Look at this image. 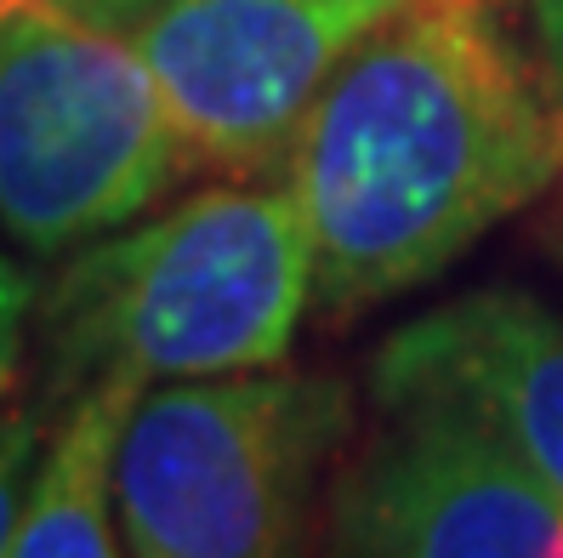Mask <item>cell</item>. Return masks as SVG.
Listing matches in <instances>:
<instances>
[{
  "instance_id": "cell-3",
  "label": "cell",
  "mask_w": 563,
  "mask_h": 558,
  "mask_svg": "<svg viewBox=\"0 0 563 558\" xmlns=\"http://www.w3.org/2000/svg\"><path fill=\"white\" fill-rule=\"evenodd\" d=\"M353 400L336 376L245 371L159 382L114 450L131 558H313L319 484Z\"/></svg>"
},
{
  "instance_id": "cell-12",
  "label": "cell",
  "mask_w": 563,
  "mask_h": 558,
  "mask_svg": "<svg viewBox=\"0 0 563 558\" xmlns=\"http://www.w3.org/2000/svg\"><path fill=\"white\" fill-rule=\"evenodd\" d=\"M523 23H529V57L552 91V103L563 114V0H523Z\"/></svg>"
},
{
  "instance_id": "cell-2",
  "label": "cell",
  "mask_w": 563,
  "mask_h": 558,
  "mask_svg": "<svg viewBox=\"0 0 563 558\" xmlns=\"http://www.w3.org/2000/svg\"><path fill=\"white\" fill-rule=\"evenodd\" d=\"M313 308V245L279 177H222L63 256L35 303L41 405L103 376L200 382L274 371Z\"/></svg>"
},
{
  "instance_id": "cell-8",
  "label": "cell",
  "mask_w": 563,
  "mask_h": 558,
  "mask_svg": "<svg viewBox=\"0 0 563 558\" xmlns=\"http://www.w3.org/2000/svg\"><path fill=\"white\" fill-rule=\"evenodd\" d=\"M143 393L137 376H103L52 416L0 558H131L114 513V450Z\"/></svg>"
},
{
  "instance_id": "cell-9",
  "label": "cell",
  "mask_w": 563,
  "mask_h": 558,
  "mask_svg": "<svg viewBox=\"0 0 563 558\" xmlns=\"http://www.w3.org/2000/svg\"><path fill=\"white\" fill-rule=\"evenodd\" d=\"M35 303H41V280L23 269V251L0 234V405L23 371V353L35 342Z\"/></svg>"
},
{
  "instance_id": "cell-1",
  "label": "cell",
  "mask_w": 563,
  "mask_h": 558,
  "mask_svg": "<svg viewBox=\"0 0 563 558\" xmlns=\"http://www.w3.org/2000/svg\"><path fill=\"white\" fill-rule=\"evenodd\" d=\"M558 177L563 114L501 0H416L376 29L279 166L330 319L427 285Z\"/></svg>"
},
{
  "instance_id": "cell-6",
  "label": "cell",
  "mask_w": 563,
  "mask_h": 558,
  "mask_svg": "<svg viewBox=\"0 0 563 558\" xmlns=\"http://www.w3.org/2000/svg\"><path fill=\"white\" fill-rule=\"evenodd\" d=\"M330 558H563V502L439 411H382L324 507Z\"/></svg>"
},
{
  "instance_id": "cell-11",
  "label": "cell",
  "mask_w": 563,
  "mask_h": 558,
  "mask_svg": "<svg viewBox=\"0 0 563 558\" xmlns=\"http://www.w3.org/2000/svg\"><path fill=\"white\" fill-rule=\"evenodd\" d=\"M165 0H0V18L7 12H52V18H75V23H97V29H125L137 35V23L154 18Z\"/></svg>"
},
{
  "instance_id": "cell-5",
  "label": "cell",
  "mask_w": 563,
  "mask_h": 558,
  "mask_svg": "<svg viewBox=\"0 0 563 558\" xmlns=\"http://www.w3.org/2000/svg\"><path fill=\"white\" fill-rule=\"evenodd\" d=\"M416 0H165L137 52L194 172L279 177L319 91Z\"/></svg>"
},
{
  "instance_id": "cell-10",
  "label": "cell",
  "mask_w": 563,
  "mask_h": 558,
  "mask_svg": "<svg viewBox=\"0 0 563 558\" xmlns=\"http://www.w3.org/2000/svg\"><path fill=\"white\" fill-rule=\"evenodd\" d=\"M41 439H46V422L35 411H0V541H7L12 513L23 502V484L35 473Z\"/></svg>"
},
{
  "instance_id": "cell-7",
  "label": "cell",
  "mask_w": 563,
  "mask_h": 558,
  "mask_svg": "<svg viewBox=\"0 0 563 558\" xmlns=\"http://www.w3.org/2000/svg\"><path fill=\"white\" fill-rule=\"evenodd\" d=\"M382 411H439L563 502V314L523 291H467L399 325L371 359Z\"/></svg>"
},
{
  "instance_id": "cell-4",
  "label": "cell",
  "mask_w": 563,
  "mask_h": 558,
  "mask_svg": "<svg viewBox=\"0 0 563 558\" xmlns=\"http://www.w3.org/2000/svg\"><path fill=\"white\" fill-rule=\"evenodd\" d=\"M183 172L188 149L125 29L0 18V234L29 262L148 217Z\"/></svg>"
}]
</instances>
